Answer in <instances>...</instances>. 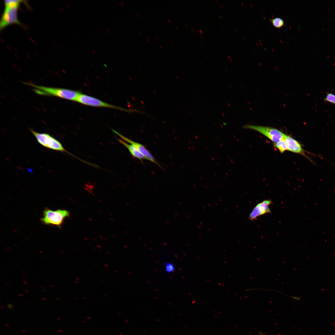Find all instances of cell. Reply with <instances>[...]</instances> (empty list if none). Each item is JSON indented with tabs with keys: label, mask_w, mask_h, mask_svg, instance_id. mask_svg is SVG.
<instances>
[{
	"label": "cell",
	"mask_w": 335,
	"mask_h": 335,
	"mask_svg": "<svg viewBox=\"0 0 335 335\" xmlns=\"http://www.w3.org/2000/svg\"><path fill=\"white\" fill-rule=\"evenodd\" d=\"M324 100L335 104V95L333 93H328Z\"/></svg>",
	"instance_id": "obj_13"
},
{
	"label": "cell",
	"mask_w": 335,
	"mask_h": 335,
	"mask_svg": "<svg viewBox=\"0 0 335 335\" xmlns=\"http://www.w3.org/2000/svg\"><path fill=\"white\" fill-rule=\"evenodd\" d=\"M230 60L231 61H232V60L231 58L230 59Z\"/></svg>",
	"instance_id": "obj_39"
},
{
	"label": "cell",
	"mask_w": 335,
	"mask_h": 335,
	"mask_svg": "<svg viewBox=\"0 0 335 335\" xmlns=\"http://www.w3.org/2000/svg\"><path fill=\"white\" fill-rule=\"evenodd\" d=\"M156 38H157V40H159V39L158 38V37L156 36Z\"/></svg>",
	"instance_id": "obj_35"
},
{
	"label": "cell",
	"mask_w": 335,
	"mask_h": 335,
	"mask_svg": "<svg viewBox=\"0 0 335 335\" xmlns=\"http://www.w3.org/2000/svg\"><path fill=\"white\" fill-rule=\"evenodd\" d=\"M185 25L186 26V27H188V25H187V24H185Z\"/></svg>",
	"instance_id": "obj_29"
},
{
	"label": "cell",
	"mask_w": 335,
	"mask_h": 335,
	"mask_svg": "<svg viewBox=\"0 0 335 335\" xmlns=\"http://www.w3.org/2000/svg\"><path fill=\"white\" fill-rule=\"evenodd\" d=\"M112 130L115 134L119 136L122 140L133 145L149 160L157 165L159 167L161 168L151 153L143 145L137 142H135L130 139L125 137L114 130Z\"/></svg>",
	"instance_id": "obj_9"
},
{
	"label": "cell",
	"mask_w": 335,
	"mask_h": 335,
	"mask_svg": "<svg viewBox=\"0 0 335 335\" xmlns=\"http://www.w3.org/2000/svg\"><path fill=\"white\" fill-rule=\"evenodd\" d=\"M175 28H176V29H177V30H178V28H177V26H175Z\"/></svg>",
	"instance_id": "obj_30"
},
{
	"label": "cell",
	"mask_w": 335,
	"mask_h": 335,
	"mask_svg": "<svg viewBox=\"0 0 335 335\" xmlns=\"http://www.w3.org/2000/svg\"><path fill=\"white\" fill-rule=\"evenodd\" d=\"M274 145L281 153H283L286 150H288L287 144L284 139L277 143H274Z\"/></svg>",
	"instance_id": "obj_11"
},
{
	"label": "cell",
	"mask_w": 335,
	"mask_h": 335,
	"mask_svg": "<svg viewBox=\"0 0 335 335\" xmlns=\"http://www.w3.org/2000/svg\"><path fill=\"white\" fill-rule=\"evenodd\" d=\"M24 83L33 87L34 92L39 95L54 96L76 102L81 93L79 91L66 88L38 85L29 82Z\"/></svg>",
	"instance_id": "obj_1"
},
{
	"label": "cell",
	"mask_w": 335,
	"mask_h": 335,
	"mask_svg": "<svg viewBox=\"0 0 335 335\" xmlns=\"http://www.w3.org/2000/svg\"><path fill=\"white\" fill-rule=\"evenodd\" d=\"M201 43V45L203 47V44L202 43Z\"/></svg>",
	"instance_id": "obj_36"
},
{
	"label": "cell",
	"mask_w": 335,
	"mask_h": 335,
	"mask_svg": "<svg viewBox=\"0 0 335 335\" xmlns=\"http://www.w3.org/2000/svg\"><path fill=\"white\" fill-rule=\"evenodd\" d=\"M217 2H219V1L218 0H217Z\"/></svg>",
	"instance_id": "obj_42"
},
{
	"label": "cell",
	"mask_w": 335,
	"mask_h": 335,
	"mask_svg": "<svg viewBox=\"0 0 335 335\" xmlns=\"http://www.w3.org/2000/svg\"><path fill=\"white\" fill-rule=\"evenodd\" d=\"M136 15H137V16H138V17H139V18H140V16H139V14H138L137 13V14H136Z\"/></svg>",
	"instance_id": "obj_28"
},
{
	"label": "cell",
	"mask_w": 335,
	"mask_h": 335,
	"mask_svg": "<svg viewBox=\"0 0 335 335\" xmlns=\"http://www.w3.org/2000/svg\"><path fill=\"white\" fill-rule=\"evenodd\" d=\"M166 269L167 271L171 272L173 270L174 267L172 264L169 263L166 265Z\"/></svg>",
	"instance_id": "obj_14"
},
{
	"label": "cell",
	"mask_w": 335,
	"mask_h": 335,
	"mask_svg": "<svg viewBox=\"0 0 335 335\" xmlns=\"http://www.w3.org/2000/svg\"><path fill=\"white\" fill-rule=\"evenodd\" d=\"M52 285H50V286L52 287H53L54 286H52Z\"/></svg>",
	"instance_id": "obj_38"
},
{
	"label": "cell",
	"mask_w": 335,
	"mask_h": 335,
	"mask_svg": "<svg viewBox=\"0 0 335 335\" xmlns=\"http://www.w3.org/2000/svg\"><path fill=\"white\" fill-rule=\"evenodd\" d=\"M137 31H138L139 34H141V33H140V30L139 29H137Z\"/></svg>",
	"instance_id": "obj_25"
},
{
	"label": "cell",
	"mask_w": 335,
	"mask_h": 335,
	"mask_svg": "<svg viewBox=\"0 0 335 335\" xmlns=\"http://www.w3.org/2000/svg\"><path fill=\"white\" fill-rule=\"evenodd\" d=\"M20 7L14 6H5L0 22V30L13 24L21 26L18 19V11Z\"/></svg>",
	"instance_id": "obj_5"
},
{
	"label": "cell",
	"mask_w": 335,
	"mask_h": 335,
	"mask_svg": "<svg viewBox=\"0 0 335 335\" xmlns=\"http://www.w3.org/2000/svg\"><path fill=\"white\" fill-rule=\"evenodd\" d=\"M219 7H220V8H221V6H220V5H219Z\"/></svg>",
	"instance_id": "obj_37"
},
{
	"label": "cell",
	"mask_w": 335,
	"mask_h": 335,
	"mask_svg": "<svg viewBox=\"0 0 335 335\" xmlns=\"http://www.w3.org/2000/svg\"><path fill=\"white\" fill-rule=\"evenodd\" d=\"M6 284L7 285H9V286H10V285H9L8 284Z\"/></svg>",
	"instance_id": "obj_43"
},
{
	"label": "cell",
	"mask_w": 335,
	"mask_h": 335,
	"mask_svg": "<svg viewBox=\"0 0 335 335\" xmlns=\"http://www.w3.org/2000/svg\"><path fill=\"white\" fill-rule=\"evenodd\" d=\"M23 282L25 285H28V283L25 281H23Z\"/></svg>",
	"instance_id": "obj_15"
},
{
	"label": "cell",
	"mask_w": 335,
	"mask_h": 335,
	"mask_svg": "<svg viewBox=\"0 0 335 335\" xmlns=\"http://www.w3.org/2000/svg\"><path fill=\"white\" fill-rule=\"evenodd\" d=\"M222 30H223V32H224V33H225V30H224V29H222Z\"/></svg>",
	"instance_id": "obj_34"
},
{
	"label": "cell",
	"mask_w": 335,
	"mask_h": 335,
	"mask_svg": "<svg viewBox=\"0 0 335 335\" xmlns=\"http://www.w3.org/2000/svg\"><path fill=\"white\" fill-rule=\"evenodd\" d=\"M25 292L26 293L29 292V291H28V290H26V289H25Z\"/></svg>",
	"instance_id": "obj_21"
},
{
	"label": "cell",
	"mask_w": 335,
	"mask_h": 335,
	"mask_svg": "<svg viewBox=\"0 0 335 335\" xmlns=\"http://www.w3.org/2000/svg\"><path fill=\"white\" fill-rule=\"evenodd\" d=\"M168 21H169V22L170 23V24L171 23V21H170V20L169 19H168Z\"/></svg>",
	"instance_id": "obj_22"
},
{
	"label": "cell",
	"mask_w": 335,
	"mask_h": 335,
	"mask_svg": "<svg viewBox=\"0 0 335 335\" xmlns=\"http://www.w3.org/2000/svg\"><path fill=\"white\" fill-rule=\"evenodd\" d=\"M221 6L222 7H223V5L222 4H221Z\"/></svg>",
	"instance_id": "obj_31"
},
{
	"label": "cell",
	"mask_w": 335,
	"mask_h": 335,
	"mask_svg": "<svg viewBox=\"0 0 335 335\" xmlns=\"http://www.w3.org/2000/svg\"><path fill=\"white\" fill-rule=\"evenodd\" d=\"M227 57H228V58L229 59H231V58H230V56H227Z\"/></svg>",
	"instance_id": "obj_24"
},
{
	"label": "cell",
	"mask_w": 335,
	"mask_h": 335,
	"mask_svg": "<svg viewBox=\"0 0 335 335\" xmlns=\"http://www.w3.org/2000/svg\"><path fill=\"white\" fill-rule=\"evenodd\" d=\"M284 139L287 144L288 150L303 155L313 164H315V163L306 154V153H309V154L315 156L316 155L315 154H311L304 150L302 147V145L298 141L290 136L286 135Z\"/></svg>",
	"instance_id": "obj_7"
},
{
	"label": "cell",
	"mask_w": 335,
	"mask_h": 335,
	"mask_svg": "<svg viewBox=\"0 0 335 335\" xmlns=\"http://www.w3.org/2000/svg\"><path fill=\"white\" fill-rule=\"evenodd\" d=\"M29 130L35 137L38 142L42 146L48 149L67 153L78 159L83 162L88 164V162L79 158L67 151L59 141L49 134L45 133H39L32 129H30Z\"/></svg>",
	"instance_id": "obj_2"
},
{
	"label": "cell",
	"mask_w": 335,
	"mask_h": 335,
	"mask_svg": "<svg viewBox=\"0 0 335 335\" xmlns=\"http://www.w3.org/2000/svg\"><path fill=\"white\" fill-rule=\"evenodd\" d=\"M199 31L200 32V33L201 34H203V31H202V30H201V29H200Z\"/></svg>",
	"instance_id": "obj_17"
},
{
	"label": "cell",
	"mask_w": 335,
	"mask_h": 335,
	"mask_svg": "<svg viewBox=\"0 0 335 335\" xmlns=\"http://www.w3.org/2000/svg\"><path fill=\"white\" fill-rule=\"evenodd\" d=\"M272 203L270 199H266L258 203L250 214L249 219L251 221H253L261 216L270 213L271 212L269 206Z\"/></svg>",
	"instance_id": "obj_8"
},
{
	"label": "cell",
	"mask_w": 335,
	"mask_h": 335,
	"mask_svg": "<svg viewBox=\"0 0 335 335\" xmlns=\"http://www.w3.org/2000/svg\"><path fill=\"white\" fill-rule=\"evenodd\" d=\"M199 36H201V37H202V35H201V34H199Z\"/></svg>",
	"instance_id": "obj_32"
},
{
	"label": "cell",
	"mask_w": 335,
	"mask_h": 335,
	"mask_svg": "<svg viewBox=\"0 0 335 335\" xmlns=\"http://www.w3.org/2000/svg\"><path fill=\"white\" fill-rule=\"evenodd\" d=\"M120 4H121V5H122V6H124V5H123V3H122V2H120Z\"/></svg>",
	"instance_id": "obj_20"
},
{
	"label": "cell",
	"mask_w": 335,
	"mask_h": 335,
	"mask_svg": "<svg viewBox=\"0 0 335 335\" xmlns=\"http://www.w3.org/2000/svg\"><path fill=\"white\" fill-rule=\"evenodd\" d=\"M159 47H160V48H161V49H163V48L162 46H161V45H160Z\"/></svg>",
	"instance_id": "obj_26"
},
{
	"label": "cell",
	"mask_w": 335,
	"mask_h": 335,
	"mask_svg": "<svg viewBox=\"0 0 335 335\" xmlns=\"http://www.w3.org/2000/svg\"><path fill=\"white\" fill-rule=\"evenodd\" d=\"M270 21L273 26L277 28H280L285 25L284 20L279 17L272 18L270 20Z\"/></svg>",
	"instance_id": "obj_12"
},
{
	"label": "cell",
	"mask_w": 335,
	"mask_h": 335,
	"mask_svg": "<svg viewBox=\"0 0 335 335\" xmlns=\"http://www.w3.org/2000/svg\"><path fill=\"white\" fill-rule=\"evenodd\" d=\"M118 141L126 148L134 158H137L141 161L147 159L133 145L129 144L123 140L117 138Z\"/></svg>",
	"instance_id": "obj_10"
},
{
	"label": "cell",
	"mask_w": 335,
	"mask_h": 335,
	"mask_svg": "<svg viewBox=\"0 0 335 335\" xmlns=\"http://www.w3.org/2000/svg\"><path fill=\"white\" fill-rule=\"evenodd\" d=\"M19 296H21V297H22V296H23V295H22V294H19Z\"/></svg>",
	"instance_id": "obj_23"
},
{
	"label": "cell",
	"mask_w": 335,
	"mask_h": 335,
	"mask_svg": "<svg viewBox=\"0 0 335 335\" xmlns=\"http://www.w3.org/2000/svg\"><path fill=\"white\" fill-rule=\"evenodd\" d=\"M146 40H147V41H148V42H150L149 40V39H148V38H146Z\"/></svg>",
	"instance_id": "obj_27"
},
{
	"label": "cell",
	"mask_w": 335,
	"mask_h": 335,
	"mask_svg": "<svg viewBox=\"0 0 335 335\" xmlns=\"http://www.w3.org/2000/svg\"><path fill=\"white\" fill-rule=\"evenodd\" d=\"M235 31H236L237 32H238V31H237V29H235Z\"/></svg>",
	"instance_id": "obj_40"
},
{
	"label": "cell",
	"mask_w": 335,
	"mask_h": 335,
	"mask_svg": "<svg viewBox=\"0 0 335 335\" xmlns=\"http://www.w3.org/2000/svg\"><path fill=\"white\" fill-rule=\"evenodd\" d=\"M77 102L83 105L92 107H105L125 111H128L122 108L104 102L93 96L82 93L78 96Z\"/></svg>",
	"instance_id": "obj_6"
},
{
	"label": "cell",
	"mask_w": 335,
	"mask_h": 335,
	"mask_svg": "<svg viewBox=\"0 0 335 335\" xmlns=\"http://www.w3.org/2000/svg\"><path fill=\"white\" fill-rule=\"evenodd\" d=\"M69 211L64 209L51 210L46 208L43 212V217L41 219L42 223L47 225L60 227L65 220L69 216Z\"/></svg>",
	"instance_id": "obj_3"
},
{
	"label": "cell",
	"mask_w": 335,
	"mask_h": 335,
	"mask_svg": "<svg viewBox=\"0 0 335 335\" xmlns=\"http://www.w3.org/2000/svg\"><path fill=\"white\" fill-rule=\"evenodd\" d=\"M259 333L261 335H266V334H265V333H262L261 332H259Z\"/></svg>",
	"instance_id": "obj_16"
},
{
	"label": "cell",
	"mask_w": 335,
	"mask_h": 335,
	"mask_svg": "<svg viewBox=\"0 0 335 335\" xmlns=\"http://www.w3.org/2000/svg\"><path fill=\"white\" fill-rule=\"evenodd\" d=\"M41 288H44V287H42V286H41Z\"/></svg>",
	"instance_id": "obj_41"
},
{
	"label": "cell",
	"mask_w": 335,
	"mask_h": 335,
	"mask_svg": "<svg viewBox=\"0 0 335 335\" xmlns=\"http://www.w3.org/2000/svg\"><path fill=\"white\" fill-rule=\"evenodd\" d=\"M107 31L108 32V33H109V34L111 33V32H110V31L108 29H107Z\"/></svg>",
	"instance_id": "obj_19"
},
{
	"label": "cell",
	"mask_w": 335,
	"mask_h": 335,
	"mask_svg": "<svg viewBox=\"0 0 335 335\" xmlns=\"http://www.w3.org/2000/svg\"><path fill=\"white\" fill-rule=\"evenodd\" d=\"M244 128L256 131L270 139L274 143L278 142L284 139L285 134L277 129L273 127L260 125L245 124L243 127Z\"/></svg>",
	"instance_id": "obj_4"
},
{
	"label": "cell",
	"mask_w": 335,
	"mask_h": 335,
	"mask_svg": "<svg viewBox=\"0 0 335 335\" xmlns=\"http://www.w3.org/2000/svg\"><path fill=\"white\" fill-rule=\"evenodd\" d=\"M92 51L94 54H95L96 53L95 51L94 50H92Z\"/></svg>",
	"instance_id": "obj_18"
},
{
	"label": "cell",
	"mask_w": 335,
	"mask_h": 335,
	"mask_svg": "<svg viewBox=\"0 0 335 335\" xmlns=\"http://www.w3.org/2000/svg\"><path fill=\"white\" fill-rule=\"evenodd\" d=\"M170 42H171V43H172V44H173V42H172V40H170Z\"/></svg>",
	"instance_id": "obj_33"
}]
</instances>
